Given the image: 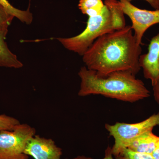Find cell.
Returning <instances> with one entry per match:
<instances>
[{
  "mask_svg": "<svg viewBox=\"0 0 159 159\" xmlns=\"http://www.w3.org/2000/svg\"><path fill=\"white\" fill-rule=\"evenodd\" d=\"M158 148H159V139L158 142Z\"/></svg>",
  "mask_w": 159,
  "mask_h": 159,
  "instance_id": "ffe728a7",
  "label": "cell"
},
{
  "mask_svg": "<svg viewBox=\"0 0 159 159\" xmlns=\"http://www.w3.org/2000/svg\"><path fill=\"white\" fill-rule=\"evenodd\" d=\"M139 62L144 77L154 85L159 80V33L152 39L148 53L140 55Z\"/></svg>",
  "mask_w": 159,
  "mask_h": 159,
  "instance_id": "ba28073f",
  "label": "cell"
},
{
  "mask_svg": "<svg viewBox=\"0 0 159 159\" xmlns=\"http://www.w3.org/2000/svg\"><path fill=\"white\" fill-rule=\"evenodd\" d=\"M104 3L102 0H80L78 7L83 14L92 17L102 12Z\"/></svg>",
  "mask_w": 159,
  "mask_h": 159,
  "instance_id": "8fae6325",
  "label": "cell"
},
{
  "mask_svg": "<svg viewBox=\"0 0 159 159\" xmlns=\"http://www.w3.org/2000/svg\"><path fill=\"white\" fill-rule=\"evenodd\" d=\"M152 87L155 99L159 105V80L156 84L152 86Z\"/></svg>",
  "mask_w": 159,
  "mask_h": 159,
  "instance_id": "e0dca14e",
  "label": "cell"
},
{
  "mask_svg": "<svg viewBox=\"0 0 159 159\" xmlns=\"http://www.w3.org/2000/svg\"><path fill=\"white\" fill-rule=\"evenodd\" d=\"M78 74L80 79L79 97L100 95L124 102H134L150 96L143 81L137 79L136 75L129 71H115L101 76L85 66L80 68Z\"/></svg>",
  "mask_w": 159,
  "mask_h": 159,
  "instance_id": "7a4b0ae2",
  "label": "cell"
},
{
  "mask_svg": "<svg viewBox=\"0 0 159 159\" xmlns=\"http://www.w3.org/2000/svg\"><path fill=\"white\" fill-rule=\"evenodd\" d=\"M35 134V128L25 123H20L12 130L0 131V159H29L25 149Z\"/></svg>",
  "mask_w": 159,
  "mask_h": 159,
  "instance_id": "5b68a950",
  "label": "cell"
},
{
  "mask_svg": "<svg viewBox=\"0 0 159 159\" xmlns=\"http://www.w3.org/2000/svg\"><path fill=\"white\" fill-rule=\"evenodd\" d=\"M20 121L14 117L5 114L0 115V131L4 130H12L19 124Z\"/></svg>",
  "mask_w": 159,
  "mask_h": 159,
  "instance_id": "5bb4252c",
  "label": "cell"
},
{
  "mask_svg": "<svg viewBox=\"0 0 159 159\" xmlns=\"http://www.w3.org/2000/svg\"><path fill=\"white\" fill-rule=\"evenodd\" d=\"M133 31L131 26H126L98 38L82 56L85 66L101 76L118 71L136 75L141 68L142 49Z\"/></svg>",
  "mask_w": 159,
  "mask_h": 159,
  "instance_id": "6da1fadb",
  "label": "cell"
},
{
  "mask_svg": "<svg viewBox=\"0 0 159 159\" xmlns=\"http://www.w3.org/2000/svg\"><path fill=\"white\" fill-rule=\"evenodd\" d=\"M8 29L0 31V67L20 69L23 67L22 63L17 56L9 48L6 41Z\"/></svg>",
  "mask_w": 159,
  "mask_h": 159,
  "instance_id": "30bf717a",
  "label": "cell"
},
{
  "mask_svg": "<svg viewBox=\"0 0 159 159\" xmlns=\"http://www.w3.org/2000/svg\"><path fill=\"white\" fill-rule=\"evenodd\" d=\"M104 5L100 14L89 17L86 27L80 34L72 37L57 38L56 39L67 50L82 56L98 38L125 28L124 13L120 2L105 0Z\"/></svg>",
  "mask_w": 159,
  "mask_h": 159,
  "instance_id": "3957f363",
  "label": "cell"
},
{
  "mask_svg": "<svg viewBox=\"0 0 159 159\" xmlns=\"http://www.w3.org/2000/svg\"><path fill=\"white\" fill-rule=\"evenodd\" d=\"M159 125V113L154 114L142 122L135 123L116 122L114 125L105 124V128L110 135L113 137L115 143L111 148L114 157L117 156L123 149L137 137L152 130Z\"/></svg>",
  "mask_w": 159,
  "mask_h": 159,
  "instance_id": "277c9868",
  "label": "cell"
},
{
  "mask_svg": "<svg viewBox=\"0 0 159 159\" xmlns=\"http://www.w3.org/2000/svg\"><path fill=\"white\" fill-rule=\"evenodd\" d=\"M129 2H131L132 0H126ZM155 10H159V0H145Z\"/></svg>",
  "mask_w": 159,
  "mask_h": 159,
  "instance_id": "ac0fdd59",
  "label": "cell"
},
{
  "mask_svg": "<svg viewBox=\"0 0 159 159\" xmlns=\"http://www.w3.org/2000/svg\"><path fill=\"white\" fill-rule=\"evenodd\" d=\"M14 18L0 4V31L8 29Z\"/></svg>",
  "mask_w": 159,
  "mask_h": 159,
  "instance_id": "9a60e30c",
  "label": "cell"
},
{
  "mask_svg": "<svg viewBox=\"0 0 159 159\" xmlns=\"http://www.w3.org/2000/svg\"><path fill=\"white\" fill-rule=\"evenodd\" d=\"M25 153L34 159H61L62 152L52 139L35 134L28 142Z\"/></svg>",
  "mask_w": 159,
  "mask_h": 159,
  "instance_id": "52a82bcc",
  "label": "cell"
},
{
  "mask_svg": "<svg viewBox=\"0 0 159 159\" xmlns=\"http://www.w3.org/2000/svg\"><path fill=\"white\" fill-rule=\"evenodd\" d=\"M152 155L155 159H159V148H157Z\"/></svg>",
  "mask_w": 159,
  "mask_h": 159,
  "instance_id": "d6986e66",
  "label": "cell"
},
{
  "mask_svg": "<svg viewBox=\"0 0 159 159\" xmlns=\"http://www.w3.org/2000/svg\"><path fill=\"white\" fill-rule=\"evenodd\" d=\"M113 155L112 152L111 148V147H108L106 149L105 156H104V158L102 159H114L113 158ZM70 159H93L91 158L90 157H86L83 156H79L76 157L74 158Z\"/></svg>",
  "mask_w": 159,
  "mask_h": 159,
  "instance_id": "2e32d148",
  "label": "cell"
},
{
  "mask_svg": "<svg viewBox=\"0 0 159 159\" xmlns=\"http://www.w3.org/2000/svg\"><path fill=\"white\" fill-rule=\"evenodd\" d=\"M0 4L14 17L26 25H30L33 21V16L29 10H22L15 8L8 0H0Z\"/></svg>",
  "mask_w": 159,
  "mask_h": 159,
  "instance_id": "7c38bea8",
  "label": "cell"
},
{
  "mask_svg": "<svg viewBox=\"0 0 159 159\" xmlns=\"http://www.w3.org/2000/svg\"><path fill=\"white\" fill-rule=\"evenodd\" d=\"M159 137L150 130L142 134L134 139L127 148L141 153L152 154L158 148Z\"/></svg>",
  "mask_w": 159,
  "mask_h": 159,
  "instance_id": "9c48e42d",
  "label": "cell"
},
{
  "mask_svg": "<svg viewBox=\"0 0 159 159\" xmlns=\"http://www.w3.org/2000/svg\"><path fill=\"white\" fill-rule=\"evenodd\" d=\"M124 14L128 16L132 22V29L139 44L142 43L143 35L151 26L159 23V10L154 11L139 9L126 0H120Z\"/></svg>",
  "mask_w": 159,
  "mask_h": 159,
  "instance_id": "8992f818",
  "label": "cell"
},
{
  "mask_svg": "<svg viewBox=\"0 0 159 159\" xmlns=\"http://www.w3.org/2000/svg\"><path fill=\"white\" fill-rule=\"evenodd\" d=\"M115 157L116 159H155L152 154L137 152L128 148L123 149Z\"/></svg>",
  "mask_w": 159,
  "mask_h": 159,
  "instance_id": "4fadbf2b",
  "label": "cell"
}]
</instances>
